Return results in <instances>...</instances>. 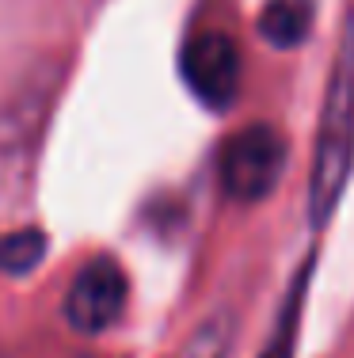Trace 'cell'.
<instances>
[{"instance_id":"5b68a950","label":"cell","mask_w":354,"mask_h":358,"mask_svg":"<svg viewBox=\"0 0 354 358\" xmlns=\"http://www.w3.org/2000/svg\"><path fill=\"white\" fill-rule=\"evenodd\" d=\"M309 27H313V0H267V8L259 12V35L274 50L301 46Z\"/></svg>"},{"instance_id":"ba28073f","label":"cell","mask_w":354,"mask_h":358,"mask_svg":"<svg viewBox=\"0 0 354 358\" xmlns=\"http://www.w3.org/2000/svg\"><path fill=\"white\" fill-rule=\"evenodd\" d=\"M305 282H309V275H297L293 294H290V305H286V317L278 320L274 339H271V347H267L263 358H290L293 339H297V317H301V294H305Z\"/></svg>"},{"instance_id":"6da1fadb","label":"cell","mask_w":354,"mask_h":358,"mask_svg":"<svg viewBox=\"0 0 354 358\" xmlns=\"http://www.w3.org/2000/svg\"><path fill=\"white\" fill-rule=\"evenodd\" d=\"M354 168V12L343 23L335 65L327 76L324 110H320L316 157L309 176V225L324 229L339 206Z\"/></svg>"},{"instance_id":"277c9868","label":"cell","mask_w":354,"mask_h":358,"mask_svg":"<svg viewBox=\"0 0 354 358\" xmlns=\"http://www.w3.org/2000/svg\"><path fill=\"white\" fill-rule=\"evenodd\" d=\"M61 313L73 328L84 331V336H99V331H107L111 324H118L126 313V275H122V267H118L111 255L91 259L88 267L73 278Z\"/></svg>"},{"instance_id":"3957f363","label":"cell","mask_w":354,"mask_h":358,"mask_svg":"<svg viewBox=\"0 0 354 358\" xmlns=\"http://www.w3.org/2000/svg\"><path fill=\"white\" fill-rule=\"evenodd\" d=\"M179 69L191 96L209 110H229L240 96V50L229 35H195L183 46Z\"/></svg>"},{"instance_id":"7a4b0ae2","label":"cell","mask_w":354,"mask_h":358,"mask_svg":"<svg viewBox=\"0 0 354 358\" xmlns=\"http://www.w3.org/2000/svg\"><path fill=\"white\" fill-rule=\"evenodd\" d=\"M286 168V141L274 126L256 122L236 130L221 149L217 160V176H221V191L233 202H263L278 187Z\"/></svg>"},{"instance_id":"52a82bcc","label":"cell","mask_w":354,"mask_h":358,"mask_svg":"<svg viewBox=\"0 0 354 358\" xmlns=\"http://www.w3.org/2000/svg\"><path fill=\"white\" fill-rule=\"evenodd\" d=\"M233 347V313H214L206 324H198V331L191 336V343L183 347L179 358H229Z\"/></svg>"},{"instance_id":"8992f818","label":"cell","mask_w":354,"mask_h":358,"mask_svg":"<svg viewBox=\"0 0 354 358\" xmlns=\"http://www.w3.org/2000/svg\"><path fill=\"white\" fill-rule=\"evenodd\" d=\"M42 255H46L42 229H20V233L0 236V271H8V275H27Z\"/></svg>"}]
</instances>
